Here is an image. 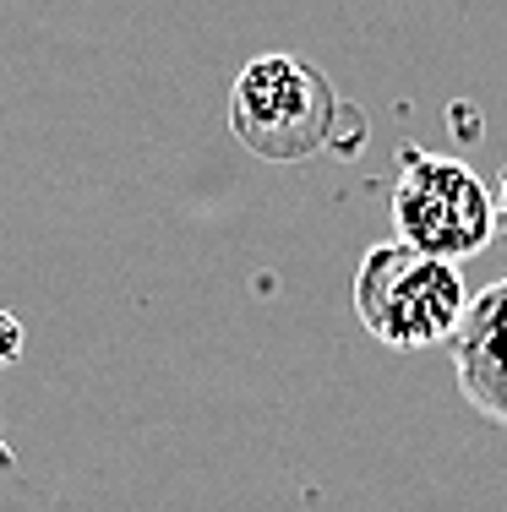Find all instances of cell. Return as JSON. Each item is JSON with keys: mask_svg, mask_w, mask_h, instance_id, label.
Wrapping results in <instances>:
<instances>
[{"mask_svg": "<svg viewBox=\"0 0 507 512\" xmlns=\"http://www.w3.org/2000/svg\"><path fill=\"white\" fill-rule=\"evenodd\" d=\"M355 316L388 349L448 344L469 316L464 273L453 262H437V256L404 246V240H382V246H371L360 256Z\"/></svg>", "mask_w": 507, "mask_h": 512, "instance_id": "1", "label": "cell"}, {"mask_svg": "<svg viewBox=\"0 0 507 512\" xmlns=\"http://www.w3.org/2000/svg\"><path fill=\"white\" fill-rule=\"evenodd\" d=\"M338 120H344V104L333 82L295 55H257L229 93L235 137L273 164H300L322 148H344Z\"/></svg>", "mask_w": 507, "mask_h": 512, "instance_id": "2", "label": "cell"}, {"mask_svg": "<svg viewBox=\"0 0 507 512\" xmlns=\"http://www.w3.org/2000/svg\"><path fill=\"white\" fill-rule=\"evenodd\" d=\"M393 235L404 246L437 256V262H469L497 235V197L480 186V175L442 153H404L393 180Z\"/></svg>", "mask_w": 507, "mask_h": 512, "instance_id": "3", "label": "cell"}, {"mask_svg": "<svg viewBox=\"0 0 507 512\" xmlns=\"http://www.w3.org/2000/svg\"><path fill=\"white\" fill-rule=\"evenodd\" d=\"M453 371L469 404L507 431V278L469 300V316L453 338Z\"/></svg>", "mask_w": 507, "mask_h": 512, "instance_id": "4", "label": "cell"}, {"mask_svg": "<svg viewBox=\"0 0 507 512\" xmlns=\"http://www.w3.org/2000/svg\"><path fill=\"white\" fill-rule=\"evenodd\" d=\"M497 224L507 229V164H502V180H497Z\"/></svg>", "mask_w": 507, "mask_h": 512, "instance_id": "5", "label": "cell"}]
</instances>
